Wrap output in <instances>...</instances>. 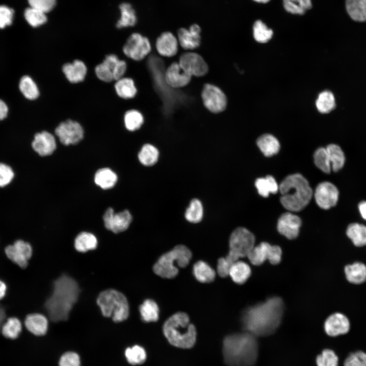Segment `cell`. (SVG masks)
Returning <instances> with one entry per match:
<instances>
[{"mask_svg":"<svg viewBox=\"0 0 366 366\" xmlns=\"http://www.w3.org/2000/svg\"><path fill=\"white\" fill-rule=\"evenodd\" d=\"M59 366H81L80 357L74 352H66L59 359Z\"/></svg>","mask_w":366,"mask_h":366,"instance_id":"cell-53","label":"cell"},{"mask_svg":"<svg viewBox=\"0 0 366 366\" xmlns=\"http://www.w3.org/2000/svg\"><path fill=\"white\" fill-rule=\"evenodd\" d=\"M346 7L353 20L366 21V0H346Z\"/></svg>","mask_w":366,"mask_h":366,"instance_id":"cell-30","label":"cell"},{"mask_svg":"<svg viewBox=\"0 0 366 366\" xmlns=\"http://www.w3.org/2000/svg\"><path fill=\"white\" fill-rule=\"evenodd\" d=\"M192 76L186 73L177 63H173L166 69L164 79L169 86L174 88L183 87L191 81Z\"/></svg>","mask_w":366,"mask_h":366,"instance_id":"cell-20","label":"cell"},{"mask_svg":"<svg viewBox=\"0 0 366 366\" xmlns=\"http://www.w3.org/2000/svg\"><path fill=\"white\" fill-rule=\"evenodd\" d=\"M163 331L168 341L175 347L188 349L195 343L196 330L185 313L178 312L170 317L164 323Z\"/></svg>","mask_w":366,"mask_h":366,"instance_id":"cell-5","label":"cell"},{"mask_svg":"<svg viewBox=\"0 0 366 366\" xmlns=\"http://www.w3.org/2000/svg\"><path fill=\"white\" fill-rule=\"evenodd\" d=\"M253 35L256 41L264 43L272 38L273 32L261 20H257L253 25Z\"/></svg>","mask_w":366,"mask_h":366,"instance_id":"cell-48","label":"cell"},{"mask_svg":"<svg viewBox=\"0 0 366 366\" xmlns=\"http://www.w3.org/2000/svg\"><path fill=\"white\" fill-rule=\"evenodd\" d=\"M343 362V366H366V352L361 350L351 352Z\"/></svg>","mask_w":366,"mask_h":366,"instance_id":"cell-51","label":"cell"},{"mask_svg":"<svg viewBox=\"0 0 366 366\" xmlns=\"http://www.w3.org/2000/svg\"><path fill=\"white\" fill-rule=\"evenodd\" d=\"M314 161L315 165L325 173H329L331 166L326 147H319L314 152Z\"/></svg>","mask_w":366,"mask_h":366,"instance_id":"cell-47","label":"cell"},{"mask_svg":"<svg viewBox=\"0 0 366 366\" xmlns=\"http://www.w3.org/2000/svg\"><path fill=\"white\" fill-rule=\"evenodd\" d=\"M283 311L282 299L272 297L246 309L242 315V324L246 331L256 337L268 336L280 325Z\"/></svg>","mask_w":366,"mask_h":366,"instance_id":"cell-1","label":"cell"},{"mask_svg":"<svg viewBox=\"0 0 366 366\" xmlns=\"http://www.w3.org/2000/svg\"><path fill=\"white\" fill-rule=\"evenodd\" d=\"M19 85L21 92L26 99L34 100L39 97V89L36 83L30 76H23L20 80Z\"/></svg>","mask_w":366,"mask_h":366,"instance_id":"cell-39","label":"cell"},{"mask_svg":"<svg viewBox=\"0 0 366 366\" xmlns=\"http://www.w3.org/2000/svg\"><path fill=\"white\" fill-rule=\"evenodd\" d=\"M201 32L200 26L196 23L191 25L189 28H179L177 33L179 44L186 50L198 48L201 43Z\"/></svg>","mask_w":366,"mask_h":366,"instance_id":"cell-19","label":"cell"},{"mask_svg":"<svg viewBox=\"0 0 366 366\" xmlns=\"http://www.w3.org/2000/svg\"><path fill=\"white\" fill-rule=\"evenodd\" d=\"M282 196L280 201L289 211H299L310 202L313 191L308 181L301 174L295 173L286 176L279 185Z\"/></svg>","mask_w":366,"mask_h":366,"instance_id":"cell-4","label":"cell"},{"mask_svg":"<svg viewBox=\"0 0 366 366\" xmlns=\"http://www.w3.org/2000/svg\"><path fill=\"white\" fill-rule=\"evenodd\" d=\"M98 241L96 237L92 233L87 232L80 233L75 238L74 247L80 252H86L96 249Z\"/></svg>","mask_w":366,"mask_h":366,"instance_id":"cell-36","label":"cell"},{"mask_svg":"<svg viewBox=\"0 0 366 366\" xmlns=\"http://www.w3.org/2000/svg\"><path fill=\"white\" fill-rule=\"evenodd\" d=\"M285 9L293 14L302 15L312 7L311 0H283Z\"/></svg>","mask_w":366,"mask_h":366,"instance_id":"cell-43","label":"cell"},{"mask_svg":"<svg viewBox=\"0 0 366 366\" xmlns=\"http://www.w3.org/2000/svg\"><path fill=\"white\" fill-rule=\"evenodd\" d=\"M254 234L247 229L238 227L231 233L229 238V251L228 255L223 257L230 266L239 259L247 256L255 246Z\"/></svg>","mask_w":366,"mask_h":366,"instance_id":"cell-8","label":"cell"},{"mask_svg":"<svg viewBox=\"0 0 366 366\" xmlns=\"http://www.w3.org/2000/svg\"><path fill=\"white\" fill-rule=\"evenodd\" d=\"M7 256L19 267L24 268L32 255V248L28 242L22 240L16 241L5 249Z\"/></svg>","mask_w":366,"mask_h":366,"instance_id":"cell-16","label":"cell"},{"mask_svg":"<svg viewBox=\"0 0 366 366\" xmlns=\"http://www.w3.org/2000/svg\"><path fill=\"white\" fill-rule=\"evenodd\" d=\"M119 59L118 56L115 54L106 55L103 61L95 68V73L97 78L106 83L114 81L115 69Z\"/></svg>","mask_w":366,"mask_h":366,"instance_id":"cell-23","label":"cell"},{"mask_svg":"<svg viewBox=\"0 0 366 366\" xmlns=\"http://www.w3.org/2000/svg\"><path fill=\"white\" fill-rule=\"evenodd\" d=\"M5 318V312L4 308L0 305V328L2 326V323Z\"/></svg>","mask_w":366,"mask_h":366,"instance_id":"cell-59","label":"cell"},{"mask_svg":"<svg viewBox=\"0 0 366 366\" xmlns=\"http://www.w3.org/2000/svg\"><path fill=\"white\" fill-rule=\"evenodd\" d=\"M178 44L177 38L171 32H165L157 38L156 47L161 55L172 57L177 53Z\"/></svg>","mask_w":366,"mask_h":366,"instance_id":"cell-24","label":"cell"},{"mask_svg":"<svg viewBox=\"0 0 366 366\" xmlns=\"http://www.w3.org/2000/svg\"><path fill=\"white\" fill-rule=\"evenodd\" d=\"M6 289V285L3 282L0 280V299L4 297Z\"/></svg>","mask_w":366,"mask_h":366,"instance_id":"cell-58","label":"cell"},{"mask_svg":"<svg viewBox=\"0 0 366 366\" xmlns=\"http://www.w3.org/2000/svg\"><path fill=\"white\" fill-rule=\"evenodd\" d=\"M62 70L67 80L72 84H77L84 80L87 74L85 63L79 59L64 64Z\"/></svg>","mask_w":366,"mask_h":366,"instance_id":"cell-21","label":"cell"},{"mask_svg":"<svg viewBox=\"0 0 366 366\" xmlns=\"http://www.w3.org/2000/svg\"><path fill=\"white\" fill-rule=\"evenodd\" d=\"M22 329L20 321L17 318H9L2 326L4 336L11 339L17 338Z\"/></svg>","mask_w":366,"mask_h":366,"instance_id":"cell-46","label":"cell"},{"mask_svg":"<svg viewBox=\"0 0 366 366\" xmlns=\"http://www.w3.org/2000/svg\"><path fill=\"white\" fill-rule=\"evenodd\" d=\"M14 176V171L10 166L0 163V187L7 186L12 181Z\"/></svg>","mask_w":366,"mask_h":366,"instance_id":"cell-52","label":"cell"},{"mask_svg":"<svg viewBox=\"0 0 366 366\" xmlns=\"http://www.w3.org/2000/svg\"><path fill=\"white\" fill-rule=\"evenodd\" d=\"M178 64L190 76L201 77L208 71L207 63L203 58L195 52H186L181 55Z\"/></svg>","mask_w":366,"mask_h":366,"instance_id":"cell-13","label":"cell"},{"mask_svg":"<svg viewBox=\"0 0 366 366\" xmlns=\"http://www.w3.org/2000/svg\"><path fill=\"white\" fill-rule=\"evenodd\" d=\"M125 355L128 362L132 365L142 364L146 358V353L144 349L139 345L127 348L125 350Z\"/></svg>","mask_w":366,"mask_h":366,"instance_id":"cell-44","label":"cell"},{"mask_svg":"<svg viewBox=\"0 0 366 366\" xmlns=\"http://www.w3.org/2000/svg\"><path fill=\"white\" fill-rule=\"evenodd\" d=\"M203 215L201 202L197 199H193L185 212V218L190 222L197 223L202 220Z\"/></svg>","mask_w":366,"mask_h":366,"instance_id":"cell-45","label":"cell"},{"mask_svg":"<svg viewBox=\"0 0 366 366\" xmlns=\"http://www.w3.org/2000/svg\"><path fill=\"white\" fill-rule=\"evenodd\" d=\"M256 2L258 3H266L268 2L269 1V0H253Z\"/></svg>","mask_w":366,"mask_h":366,"instance_id":"cell-60","label":"cell"},{"mask_svg":"<svg viewBox=\"0 0 366 366\" xmlns=\"http://www.w3.org/2000/svg\"><path fill=\"white\" fill-rule=\"evenodd\" d=\"M358 209L362 218L366 220V201L360 202L358 204Z\"/></svg>","mask_w":366,"mask_h":366,"instance_id":"cell-57","label":"cell"},{"mask_svg":"<svg viewBox=\"0 0 366 366\" xmlns=\"http://www.w3.org/2000/svg\"><path fill=\"white\" fill-rule=\"evenodd\" d=\"M120 18L116 23L118 28L134 26L137 19L136 12L132 6L128 3H122L119 6Z\"/></svg>","mask_w":366,"mask_h":366,"instance_id":"cell-31","label":"cell"},{"mask_svg":"<svg viewBox=\"0 0 366 366\" xmlns=\"http://www.w3.org/2000/svg\"><path fill=\"white\" fill-rule=\"evenodd\" d=\"M55 134L64 145L75 144L83 139L84 130L78 121L68 119L57 125L55 129Z\"/></svg>","mask_w":366,"mask_h":366,"instance_id":"cell-11","label":"cell"},{"mask_svg":"<svg viewBox=\"0 0 366 366\" xmlns=\"http://www.w3.org/2000/svg\"><path fill=\"white\" fill-rule=\"evenodd\" d=\"M117 180L116 174L108 168L98 170L95 175V182L96 185L103 189H109L115 185Z\"/></svg>","mask_w":366,"mask_h":366,"instance_id":"cell-34","label":"cell"},{"mask_svg":"<svg viewBox=\"0 0 366 366\" xmlns=\"http://www.w3.org/2000/svg\"><path fill=\"white\" fill-rule=\"evenodd\" d=\"M193 272L196 280L201 283L211 282L216 277L213 268L203 261H198L194 264Z\"/></svg>","mask_w":366,"mask_h":366,"instance_id":"cell-33","label":"cell"},{"mask_svg":"<svg viewBox=\"0 0 366 366\" xmlns=\"http://www.w3.org/2000/svg\"><path fill=\"white\" fill-rule=\"evenodd\" d=\"M318 110L321 113H328L336 107L335 98L331 92L324 90L319 94L316 101Z\"/></svg>","mask_w":366,"mask_h":366,"instance_id":"cell-40","label":"cell"},{"mask_svg":"<svg viewBox=\"0 0 366 366\" xmlns=\"http://www.w3.org/2000/svg\"><path fill=\"white\" fill-rule=\"evenodd\" d=\"M103 315L112 317L116 322L126 320L129 315V306L126 297L120 292L109 289L101 292L97 299Z\"/></svg>","mask_w":366,"mask_h":366,"instance_id":"cell-7","label":"cell"},{"mask_svg":"<svg viewBox=\"0 0 366 366\" xmlns=\"http://www.w3.org/2000/svg\"><path fill=\"white\" fill-rule=\"evenodd\" d=\"M79 293L78 284L72 278L63 274L56 279L53 282L52 293L45 303L50 320L53 322L67 320Z\"/></svg>","mask_w":366,"mask_h":366,"instance_id":"cell-2","label":"cell"},{"mask_svg":"<svg viewBox=\"0 0 366 366\" xmlns=\"http://www.w3.org/2000/svg\"><path fill=\"white\" fill-rule=\"evenodd\" d=\"M142 320L146 322H155L159 319V308L157 303L151 299L145 300L139 307Z\"/></svg>","mask_w":366,"mask_h":366,"instance_id":"cell-37","label":"cell"},{"mask_svg":"<svg viewBox=\"0 0 366 366\" xmlns=\"http://www.w3.org/2000/svg\"><path fill=\"white\" fill-rule=\"evenodd\" d=\"M132 220V216L127 210L115 213L112 208L109 207L103 215L105 227L115 233L125 231L130 226Z\"/></svg>","mask_w":366,"mask_h":366,"instance_id":"cell-15","label":"cell"},{"mask_svg":"<svg viewBox=\"0 0 366 366\" xmlns=\"http://www.w3.org/2000/svg\"><path fill=\"white\" fill-rule=\"evenodd\" d=\"M25 325L27 330L36 336H43L48 329V320L40 314L28 315L25 319Z\"/></svg>","mask_w":366,"mask_h":366,"instance_id":"cell-25","label":"cell"},{"mask_svg":"<svg viewBox=\"0 0 366 366\" xmlns=\"http://www.w3.org/2000/svg\"><path fill=\"white\" fill-rule=\"evenodd\" d=\"M255 185L259 194L263 197H268L270 193L276 194L279 191V185L271 175L257 178Z\"/></svg>","mask_w":366,"mask_h":366,"instance_id":"cell-35","label":"cell"},{"mask_svg":"<svg viewBox=\"0 0 366 366\" xmlns=\"http://www.w3.org/2000/svg\"><path fill=\"white\" fill-rule=\"evenodd\" d=\"M344 271L347 280L351 283L360 284L366 281V266L361 262L347 265Z\"/></svg>","mask_w":366,"mask_h":366,"instance_id":"cell-28","label":"cell"},{"mask_svg":"<svg viewBox=\"0 0 366 366\" xmlns=\"http://www.w3.org/2000/svg\"><path fill=\"white\" fill-rule=\"evenodd\" d=\"M143 122V116L137 110L130 109L124 114V123L128 131H135L138 130L142 126Z\"/></svg>","mask_w":366,"mask_h":366,"instance_id":"cell-41","label":"cell"},{"mask_svg":"<svg viewBox=\"0 0 366 366\" xmlns=\"http://www.w3.org/2000/svg\"><path fill=\"white\" fill-rule=\"evenodd\" d=\"M346 234L355 246L361 247L366 245L365 225L357 223L350 224L347 227Z\"/></svg>","mask_w":366,"mask_h":366,"instance_id":"cell-32","label":"cell"},{"mask_svg":"<svg viewBox=\"0 0 366 366\" xmlns=\"http://www.w3.org/2000/svg\"><path fill=\"white\" fill-rule=\"evenodd\" d=\"M301 225L300 218L291 212L283 214L278 221L279 232L289 239L296 238Z\"/></svg>","mask_w":366,"mask_h":366,"instance_id":"cell-18","label":"cell"},{"mask_svg":"<svg viewBox=\"0 0 366 366\" xmlns=\"http://www.w3.org/2000/svg\"><path fill=\"white\" fill-rule=\"evenodd\" d=\"M324 328L328 336L336 337L347 334L350 329V323L345 315L336 313L326 319Z\"/></svg>","mask_w":366,"mask_h":366,"instance_id":"cell-17","label":"cell"},{"mask_svg":"<svg viewBox=\"0 0 366 366\" xmlns=\"http://www.w3.org/2000/svg\"><path fill=\"white\" fill-rule=\"evenodd\" d=\"M114 87L117 96L125 100L134 98L137 93L134 81L130 77L124 76L116 80Z\"/></svg>","mask_w":366,"mask_h":366,"instance_id":"cell-26","label":"cell"},{"mask_svg":"<svg viewBox=\"0 0 366 366\" xmlns=\"http://www.w3.org/2000/svg\"><path fill=\"white\" fill-rule=\"evenodd\" d=\"M223 351L229 366H253L258 356L256 336L247 331L229 335L224 340Z\"/></svg>","mask_w":366,"mask_h":366,"instance_id":"cell-3","label":"cell"},{"mask_svg":"<svg viewBox=\"0 0 366 366\" xmlns=\"http://www.w3.org/2000/svg\"><path fill=\"white\" fill-rule=\"evenodd\" d=\"M251 274L249 265L241 261H237L232 264L229 270V276L233 281L238 284L244 283Z\"/></svg>","mask_w":366,"mask_h":366,"instance_id":"cell-29","label":"cell"},{"mask_svg":"<svg viewBox=\"0 0 366 366\" xmlns=\"http://www.w3.org/2000/svg\"><path fill=\"white\" fill-rule=\"evenodd\" d=\"M256 143L263 155L267 157L278 154L280 149L279 141L274 136L270 134H265L260 136L257 139Z\"/></svg>","mask_w":366,"mask_h":366,"instance_id":"cell-27","label":"cell"},{"mask_svg":"<svg viewBox=\"0 0 366 366\" xmlns=\"http://www.w3.org/2000/svg\"><path fill=\"white\" fill-rule=\"evenodd\" d=\"M339 195L337 188L328 181L320 183L314 192L316 203L324 209H328L334 206L338 202Z\"/></svg>","mask_w":366,"mask_h":366,"instance_id":"cell-14","label":"cell"},{"mask_svg":"<svg viewBox=\"0 0 366 366\" xmlns=\"http://www.w3.org/2000/svg\"><path fill=\"white\" fill-rule=\"evenodd\" d=\"M30 7L47 13L52 10L56 5V0H28Z\"/></svg>","mask_w":366,"mask_h":366,"instance_id":"cell-54","label":"cell"},{"mask_svg":"<svg viewBox=\"0 0 366 366\" xmlns=\"http://www.w3.org/2000/svg\"><path fill=\"white\" fill-rule=\"evenodd\" d=\"M191 257V252L187 247L177 245L159 258L154 265V271L163 278H174L178 274V267L183 268L187 266Z\"/></svg>","mask_w":366,"mask_h":366,"instance_id":"cell-6","label":"cell"},{"mask_svg":"<svg viewBox=\"0 0 366 366\" xmlns=\"http://www.w3.org/2000/svg\"><path fill=\"white\" fill-rule=\"evenodd\" d=\"M8 108L6 103L0 99V120L4 119L7 115Z\"/></svg>","mask_w":366,"mask_h":366,"instance_id":"cell-56","label":"cell"},{"mask_svg":"<svg viewBox=\"0 0 366 366\" xmlns=\"http://www.w3.org/2000/svg\"><path fill=\"white\" fill-rule=\"evenodd\" d=\"M159 152L158 149L150 144H145L138 154L140 163L145 166H152L158 161Z\"/></svg>","mask_w":366,"mask_h":366,"instance_id":"cell-42","label":"cell"},{"mask_svg":"<svg viewBox=\"0 0 366 366\" xmlns=\"http://www.w3.org/2000/svg\"><path fill=\"white\" fill-rule=\"evenodd\" d=\"M32 147L41 156L50 155L56 147L55 138L47 131L38 133L34 136Z\"/></svg>","mask_w":366,"mask_h":366,"instance_id":"cell-22","label":"cell"},{"mask_svg":"<svg viewBox=\"0 0 366 366\" xmlns=\"http://www.w3.org/2000/svg\"><path fill=\"white\" fill-rule=\"evenodd\" d=\"M24 17L29 24L35 27H38L47 21L45 13L32 7L25 10Z\"/></svg>","mask_w":366,"mask_h":366,"instance_id":"cell-49","label":"cell"},{"mask_svg":"<svg viewBox=\"0 0 366 366\" xmlns=\"http://www.w3.org/2000/svg\"><path fill=\"white\" fill-rule=\"evenodd\" d=\"M201 98L204 106L212 113L221 112L226 107V97L223 91L216 85L205 84L201 93Z\"/></svg>","mask_w":366,"mask_h":366,"instance_id":"cell-12","label":"cell"},{"mask_svg":"<svg viewBox=\"0 0 366 366\" xmlns=\"http://www.w3.org/2000/svg\"><path fill=\"white\" fill-rule=\"evenodd\" d=\"M316 362L317 366H339V357L333 350L325 349L317 356Z\"/></svg>","mask_w":366,"mask_h":366,"instance_id":"cell-50","label":"cell"},{"mask_svg":"<svg viewBox=\"0 0 366 366\" xmlns=\"http://www.w3.org/2000/svg\"><path fill=\"white\" fill-rule=\"evenodd\" d=\"M14 11L6 6H0V28L10 25L12 22Z\"/></svg>","mask_w":366,"mask_h":366,"instance_id":"cell-55","label":"cell"},{"mask_svg":"<svg viewBox=\"0 0 366 366\" xmlns=\"http://www.w3.org/2000/svg\"><path fill=\"white\" fill-rule=\"evenodd\" d=\"M282 253L280 247L262 242L254 246L247 257L251 263L255 265H260L266 260L272 264H277L281 260Z\"/></svg>","mask_w":366,"mask_h":366,"instance_id":"cell-10","label":"cell"},{"mask_svg":"<svg viewBox=\"0 0 366 366\" xmlns=\"http://www.w3.org/2000/svg\"><path fill=\"white\" fill-rule=\"evenodd\" d=\"M331 164V169L337 172L345 164V157L341 148L335 144H330L326 147Z\"/></svg>","mask_w":366,"mask_h":366,"instance_id":"cell-38","label":"cell"},{"mask_svg":"<svg viewBox=\"0 0 366 366\" xmlns=\"http://www.w3.org/2000/svg\"><path fill=\"white\" fill-rule=\"evenodd\" d=\"M151 45L148 39L138 33L132 34L123 47L124 54L135 61L144 59L150 52Z\"/></svg>","mask_w":366,"mask_h":366,"instance_id":"cell-9","label":"cell"}]
</instances>
